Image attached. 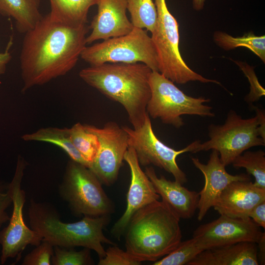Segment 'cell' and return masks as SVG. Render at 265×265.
I'll return each mask as SVG.
<instances>
[{
  "instance_id": "obj_35",
  "label": "cell",
  "mask_w": 265,
  "mask_h": 265,
  "mask_svg": "<svg viewBox=\"0 0 265 265\" xmlns=\"http://www.w3.org/2000/svg\"><path fill=\"white\" fill-rule=\"evenodd\" d=\"M258 245L257 258L259 265L265 263V233L263 234L260 240L257 243Z\"/></svg>"
},
{
  "instance_id": "obj_17",
  "label": "cell",
  "mask_w": 265,
  "mask_h": 265,
  "mask_svg": "<svg viewBox=\"0 0 265 265\" xmlns=\"http://www.w3.org/2000/svg\"><path fill=\"white\" fill-rule=\"evenodd\" d=\"M264 201L265 189L250 181H237L225 187L213 207L220 215L247 218L252 210Z\"/></svg>"
},
{
  "instance_id": "obj_3",
  "label": "cell",
  "mask_w": 265,
  "mask_h": 265,
  "mask_svg": "<svg viewBox=\"0 0 265 265\" xmlns=\"http://www.w3.org/2000/svg\"><path fill=\"white\" fill-rule=\"evenodd\" d=\"M180 219L162 201L141 208L132 216L124 234L126 251L141 262L159 260L181 241Z\"/></svg>"
},
{
  "instance_id": "obj_13",
  "label": "cell",
  "mask_w": 265,
  "mask_h": 265,
  "mask_svg": "<svg viewBox=\"0 0 265 265\" xmlns=\"http://www.w3.org/2000/svg\"><path fill=\"white\" fill-rule=\"evenodd\" d=\"M264 233L250 217L220 215L217 219L199 226L194 231L193 238L205 250L242 241L258 243Z\"/></svg>"
},
{
  "instance_id": "obj_23",
  "label": "cell",
  "mask_w": 265,
  "mask_h": 265,
  "mask_svg": "<svg viewBox=\"0 0 265 265\" xmlns=\"http://www.w3.org/2000/svg\"><path fill=\"white\" fill-rule=\"evenodd\" d=\"M215 43L225 50L234 49L238 47H245L250 50L265 62V36H256L253 33L241 37H234L222 31H216L213 35Z\"/></svg>"
},
{
  "instance_id": "obj_32",
  "label": "cell",
  "mask_w": 265,
  "mask_h": 265,
  "mask_svg": "<svg viewBox=\"0 0 265 265\" xmlns=\"http://www.w3.org/2000/svg\"><path fill=\"white\" fill-rule=\"evenodd\" d=\"M249 217L259 226L265 228V201L256 206L250 212Z\"/></svg>"
},
{
  "instance_id": "obj_26",
  "label": "cell",
  "mask_w": 265,
  "mask_h": 265,
  "mask_svg": "<svg viewBox=\"0 0 265 265\" xmlns=\"http://www.w3.org/2000/svg\"><path fill=\"white\" fill-rule=\"evenodd\" d=\"M236 168H244L248 174L255 178L254 185L265 189V153L259 150L245 151L238 156L232 163Z\"/></svg>"
},
{
  "instance_id": "obj_28",
  "label": "cell",
  "mask_w": 265,
  "mask_h": 265,
  "mask_svg": "<svg viewBox=\"0 0 265 265\" xmlns=\"http://www.w3.org/2000/svg\"><path fill=\"white\" fill-rule=\"evenodd\" d=\"M90 251L91 249L87 248L76 251L74 248L54 246L51 263L53 265H94Z\"/></svg>"
},
{
  "instance_id": "obj_27",
  "label": "cell",
  "mask_w": 265,
  "mask_h": 265,
  "mask_svg": "<svg viewBox=\"0 0 265 265\" xmlns=\"http://www.w3.org/2000/svg\"><path fill=\"white\" fill-rule=\"evenodd\" d=\"M204 251L197 241L192 238L181 241L170 253L161 259L155 261L153 265H187L200 253Z\"/></svg>"
},
{
  "instance_id": "obj_30",
  "label": "cell",
  "mask_w": 265,
  "mask_h": 265,
  "mask_svg": "<svg viewBox=\"0 0 265 265\" xmlns=\"http://www.w3.org/2000/svg\"><path fill=\"white\" fill-rule=\"evenodd\" d=\"M141 264L126 251L119 248L116 245L109 246L106 250L104 257L99 259L98 265H139Z\"/></svg>"
},
{
  "instance_id": "obj_2",
  "label": "cell",
  "mask_w": 265,
  "mask_h": 265,
  "mask_svg": "<svg viewBox=\"0 0 265 265\" xmlns=\"http://www.w3.org/2000/svg\"><path fill=\"white\" fill-rule=\"evenodd\" d=\"M152 70L142 63H106L82 69L80 77L126 110L133 129L143 125L151 97Z\"/></svg>"
},
{
  "instance_id": "obj_36",
  "label": "cell",
  "mask_w": 265,
  "mask_h": 265,
  "mask_svg": "<svg viewBox=\"0 0 265 265\" xmlns=\"http://www.w3.org/2000/svg\"><path fill=\"white\" fill-rule=\"evenodd\" d=\"M205 0H192L193 7L197 11L203 8Z\"/></svg>"
},
{
  "instance_id": "obj_18",
  "label": "cell",
  "mask_w": 265,
  "mask_h": 265,
  "mask_svg": "<svg viewBox=\"0 0 265 265\" xmlns=\"http://www.w3.org/2000/svg\"><path fill=\"white\" fill-rule=\"evenodd\" d=\"M145 173L162 201L180 218L188 219L194 215L198 208L199 192L189 190L179 182L168 180L163 175L158 177L151 166L146 167Z\"/></svg>"
},
{
  "instance_id": "obj_19",
  "label": "cell",
  "mask_w": 265,
  "mask_h": 265,
  "mask_svg": "<svg viewBox=\"0 0 265 265\" xmlns=\"http://www.w3.org/2000/svg\"><path fill=\"white\" fill-rule=\"evenodd\" d=\"M257 243L242 241L208 249L187 265H258Z\"/></svg>"
},
{
  "instance_id": "obj_34",
  "label": "cell",
  "mask_w": 265,
  "mask_h": 265,
  "mask_svg": "<svg viewBox=\"0 0 265 265\" xmlns=\"http://www.w3.org/2000/svg\"><path fill=\"white\" fill-rule=\"evenodd\" d=\"M259 122V130L260 136L265 140V116L263 109L259 108L255 109Z\"/></svg>"
},
{
  "instance_id": "obj_29",
  "label": "cell",
  "mask_w": 265,
  "mask_h": 265,
  "mask_svg": "<svg viewBox=\"0 0 265 265\" xmlns=\"http://www.w3.org/2000/svg\"><path fill=\"white\" fill-rule=\"evenodd\" d=\"M53 246L49 242H41L24 257L22 265H51Z\"/></svg>"
},
{
  "instance_id": "obj_25",
  "label": "cell",
  "mask_w": 265,
  "mask_h": 265,
  "mask_svg": "<svg viewBox=\"0 0 265 265\" xmlns=\"http://www.w3.org/2000/svg\"><path fill=\"white\" fill-rule=\"evenodd\" d=\"M69 132L74 146L90 167L100 148V142L97 136L87 131L84 125L80 123L72 126L69 128Z\"/></svg>"
},
{
  "instance_id": "obj_21",
  "label": "cell",
  "mask_w": 265,
  "mask_h": 265,
  "mask_svg": "<svg viewBox=\"0 0 265 265\" xmlns=\"http://www.w3.org/2000/svg\"><path fill=\"white\" fill-rule=\"evenodd\" d=\"M50 16L62 23L71 26L86 25L89 8L99 0H49Z\"/></svg>"
},
{
  "instance_id": "obj_22",
  "label": "cell",
  "mask_w": 265,
  "mask_h": 265,
  "mask_svg": "<svg viewBox=\"0 0 265 265\" xmlns=\"http://www.w3.org/2000/svg\"><path fill=\"white\" fill-rule=\"evenodd\" d=\"M21 138L26 141H41L54 144L66 153L71 159L88 168L89 167L74 146L70 138L69 128H42L32 133L25 134Z\"/></svg>"
},
{
  "instance_id": "obj_16",
  "label": "cell",
  "mask_w": 265,
  "mask_h": 265,
  "mask_svg": "<svg viewBox=\"0 0 265 265\" xmlns=\"http://www.w3.org/2000/svg\"><path fill=\"white\" fill-rule=\"evenodd\" d=\"M97 5L98 11L89 26L91 32L86 37V45L127 34L133 29L126 14L127 0H99Z\"/></svg>"
},
{
  "instance_id": "obj_33",
  "label": "cell",
  "mask_w": 265,
  "mask_h": 265,
  "mask_svg": "<svg viewBox=\"0 0 265 265\" xmlns=\"http://www.w3.org/2000/svg\"><path fill=\"white\" fill-rule=\"evenodd\" d=\"M12 45L11 40L9 42L6 50L3 53H0V76L6 71V66L12 58L9 49Z\"/></svg>"
},
{
  "instance_id": "obj_11",
  "label": "cell",
  "mask_w": 265,
  "mask_h": 265,
  "mask_svg": "<svg viewBox=\"0 0 265 265\" xmlns=\"http://www.w3.org/2000/svg\"><path fill=\"white\" fill-rule=\"evenodd\" d=\"M123 128L127 133L128 145L134 149L140 165L153 164L171 174L175 181L182 185L187 182L186 174L177 164V158L189 152L188 146L176 150L162 142L153 131L148 114L140 128Z\"/></svg>"
},
{
  "instance_id": "obj_1",
  "label": "cell",
  "mask_w": 265,
  "mask_h": 265,
  "mask_svg": "<svg viewBox=\"0 0 265 265\" xmlns=\"http://www.w3.org/2000/svg\"><path fill=\"white\" fill-rule=\"evenodd\" d=\"M86 25L71 26L49 13L25 33L20 56L22 92L64 76L76 65L86 46Z\"/></svg>"
},
{
  "instance_id": "obj_6",
  "label": "cell",
  "mask_w": 265,
  "mask_h": 265,
  "mask_svg": "<svg viewBox=\"0 0 265 265\" xmlns=\"http://www.w3.org/2000/svg\"><path fill=\"white\" fill-rule=\"evenodd\" d=\"M157 21L151 39L157 53L159 72L174 82L184 84L191 81L220 84L191 69L182 57L179 48V25L168 9L165 0H155Z\"/></svg>"
},
{
  "instance_id": "obj_9",
  "label": "cell",
  "mask_w": 265,
  "mask_h": 265,
  "mask_svg": "<svg viewBox=\"0 0 265 265\" xmlns=\"http://www.w3.org/2000/svg\"><path fill=\"white\" fill-rule=\"evenodd\" d=\"M80 57L90 66L106 63H142L159 72L157 53L147 30L133 27L129 33L86 46Z\"/></svg>"
},
{
  "instance_id": "obj_20",
  "label": "cell",
  "mask_w": 265,
  "mask_h": 265,
  "mask_svg": "<svg viewBox=\"0 0 265 265\" xmlns=\"http://www.w3.org/2000/svg\"><path fill=\"white\" fill-rule=\"evenodd\" d=\"M40 0H0V14L14 19L17 30L25 34L42 19Z\"/></svg>"
},
{
  "instance_id": "obj_5",
  "label": "cell",
  "mask_w": 265,
  "mask_h": 265,
  "mask_svg": "<svg viewBox=\"0 0 265 265\" xmlns=\"http://www.w3.org/2000/svg\"><path fill=\"white\" fill-rule=\"evenodd\" d=\"M102 185L89 168L71 159L58 186V193L75 216L110 215L115 206Z\"/></svg>"
},
{
  "instance_id": "obj_15",
  "label": "cell",
  "mask_w": 265,
  "mask_h": 265,
  "mask_svg": "<svg viewBox=\"0 0 265 265\" xmlns=\"http://www.w3.org/2000/svg\"><path fill=\"white\" fill-rule=\"evenodd\" d=\"M194 165L203 173L205 185L199 192L197 219L201 221L208 211L213 207L221 192L231 183L237 181H250L249 174L231 175L228 173L222 163L218 152L212 150L207 164L198 158H191Z\"/></svg>"
},
{
  "instance_id": "obj_14",
  "label": "cell",
  "mask_w": 265,
  "mask_h": 265,
  "mask_svg": "<svg viewBox=\"0 0 265 265\" xmlns=\"http://www.w3.org/2000/svg\"><path fill=\"white\" fill-rule=\"evenodd\" d=\"M124 160L130 167L131 179L127 195L126 209L111 230L112 234L118 240L124 235L133 214L144 206L159 200L160 197L153 183L141 168L133 148L128 147Z\"/></svg>"
},
{
  "instance_id": "obj_8",
  "label": "cell",
  "mask_w": 265,
  "mask_h": 265,
  "mask_svg": "<svg viewBox=\"0 0 265 265\" xmlns=\"http://www.w3.org/2000/svg\"><path fill=\"white\" fill-rule=\"evenodd\" d=\"M149 81L151 97L146 111L153 118L179 129L184 125L183 115L214 116L212 107L204 104L210 99L187 95L159 72L152 71Z\"/></svg>"
},
{
  "instance_id": "obj_4",
  "label": "cell",
  "mask_w": 265,
  "mask_h": 265,
  "mask_svg": "<svg viewBox=\"0 0 265 265\" xmlns=\"http://www.w3.org/2000/svg\"><path fill=\"white\" fill-rule=\"evenodd\" d=\"M28 215L30 228L53 246L64 248L82 247L94 251L99 259L105 256L103 244L116 245L107 238L103 230L110 215L83 216L80 221L64 222L54 206L47 202L30 200Z\"/></svg>"
},
{
  "instance_id": "obj_12",
  "label": "cell",
  "mask_w": 265,
  "mask_h": 265,
  "mask_svg": "<svg viewBox=\"0 0 265 265\" xmlns=\"http://www.w3.org/2000/svg\"><path fill=\"white\" fill-rule=\"evenodd\" d=\"M84 126L87 131L97 136L100 142L97 154L89 168L103 185L110 186L117 180L129 147L127 133L123 127L113 121L107 122L103 128Z\"/></svg>"
},
{
  "instance_id": "obj_10",
  "label": "cell",
  "mask_w": 265,
  "mask_h": 265,
  "mask_svg": "<svg viewBox=\"0 0 265 265\" xmlns=\"http://www.w3.org/2000/svg\"><path fill=\"white\" fill-rule=\"evenodd\" d=\"M27 165L25 159L19 156L14 176L9 183L13 207L8 224L0 231V259L2 265L8 259L16 258V262H18L27 245L35 246L42 240L37 233L26 225L24 219L23 208L26 195L22 188V182Z\"/></svg>"
},
{
  "instance_id": "obj_7",
  "label": "cell",
  "mask_w": 265,
  "mask_h": 265,
  "mask_svg": "<svg viewBox=\"0 0 265 265\" xmlns=\"http://www.w3.org/2000/svg\"><path fill=\"white\" fill-rule=\"evenodd\" d=\"M209 135L210 139L203 143L195 140L188 145L189 152L215 150L225 166L250 148L265 145L260 135L257 116L243 119L233 110L223 125L209 126Z\"/></svg>"
},
{
  "instance_id": "obj_31",
  "label": "cell",
  "mask_w": 265,
  "mask_h": 265,
  "mask_svg": "<svg viewBox=\"0 0 265 265\" xmlns=\"http://www.w3.org/2000/svg\"><path fill=\"white\" fill-rule=\"evenodd\" d=\"M12 204L9 184L0 181V229L9 221L10 217L7 210Z\"/></svg>"
},
{
  "instance_id": "obj_24",
  "label": "cell",
  "mask_w": 265,
  "mask_h": 265,
  "mask_svg": "<svg viewBox=\"0 0 265 265\" xmlns=\"http://www.w3.org/2000/svg\"><path fill=\"white\" fill-rule=\"evenodd\" d=\"M127 9L134 27L152 33L157 21V11L152 0H127Z\"/></svg>"
}]
</instances>
